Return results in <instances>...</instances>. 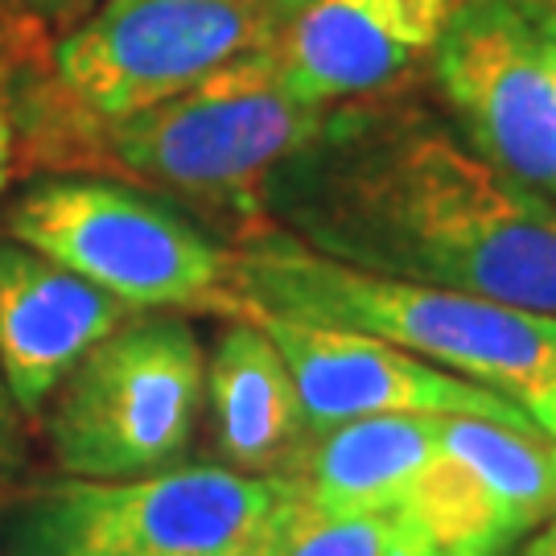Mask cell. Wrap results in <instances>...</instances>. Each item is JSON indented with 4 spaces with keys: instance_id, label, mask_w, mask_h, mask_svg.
<instances>
[{
    "instance_id": "8992f818",
    "label": "cell",
    "mask_w": 556,
    "mask_h": 556,
    "mask_svg": "<svg viewBox=\"0 0 556 556\" xmlns=\"http://www.w3.org/2000/svg\"><path fill=\"white\" fill-rule=\"evenodd\" d=\"M9 236L91 280L128 309H219L227 248L174 206L96 174L34 181L4 215Z\"/></svg>"
},
{
    "instance_id": "ba28073f",
    "label": "cell",
    "mask_w": 556,
    "mask_h": 556,
    "mask_svg": "<svg viewBox=\"0 0 556 556\" xmlns=\"http://www.w3.org/2000/svg\"><path fill=\"white\" fill-rule=\"evenodd\" d=\"M429 66L466 144L556 202V79L536 0H457Z\"/></svg>"
},
{
    "instance_id": "5b68a950",
    "label": "cell",
    "mask_w": 556,
    "mask_h": 556,
    "mask_svg": "<svg viewBox=\"0 0 556 556\" xmlns=\"http://www.w3.org/2000/svg\"><path fill=\"white\" fill-rule=\"evenodd\" d=\"M298 4L301 0H103L54 41V108L71 128H87L174 100L231 62L268 50Z\"/></svg>"
},
{
    "instance_id": "277c9868",
    "label": "cell",
    "mask_w": 556,
    "mask_h": 556,
    "mask_svg": "<svg viewBox=\"0 0 556 556\" xmlns=\"http://www.w3.org/2000/svg\"><path fill=\"white\" fill-rule=\"evenodd\" d=\"M334 108L293 96L268 50L153 103L132 116L71 128L62 144L128 178L190 199H248L268 174L298 157L330 124Z\"/></svg>"
},
{
    "instance_id": "ac0fdd59",
    "label": "cell",
    "mask_w": 556,
    "mask_h": 556,
    "mask_svg": "<svg viewBox=\"0 0 556 556\" xmlns=\"http://www.w3.org/2000/svg\"><path fill=\"white\" fill-rule=\"evenodd\" d=\"M536 29L540 41H544V54H548V66H553V79H556V9L536 0Z\"/></svg>"
},
{
    "instance_id": "5bb4252c",
    "label": "cell",
    "mask_w": 556,
    "mask_h": 556,
    "mask_svg": "<svg viewBox=\"0 0 556 556\" xmlns=\"http://www.w3.org/2000/svg\"><path fill=\"white\" fill-rule=\"evenodd\" d=\"M206 404L215 450L243 475H285L309 433L293 371L252 318H236L223 330L206 367Z\"/></svg>"
},
{
    "instance_id": "4fadbf2b",
    "label": "cell",
    "mask_w": 556,
    "mask_h": 556,
    "mask_svg": "<svg viewBox=\"0 0 556 556\" xmlns=\"http://www.w3.org/2000/svg\"><path fill=\"white\" fill-rule=\"evenodd\" d=\"M441 417L388 413L309 429L285 466L298 519H342L396 511L438 454Z\"/></svg>"
},
{
    "instance_id": "ffe728a7",
    "label": "cell",
    "mask_w": 556,
    "mask_h": 556,
    "mask_svg": "<svg viewBox=\"0 0 556 556\" xmlns=\"http://www.w3.org/2000/svg\"><path fill=\"white\" fill-rule=\"evenodd\" d=\"M9 174H13V124L0 116V194L9 186Z\"/></svg>"
},
{
    "instance_id": "30bf717a",
    "label": "cell",
    "mask_w": 556,
    "mask_h": 556,
    "mask_svg": "<svg viewBox=\"0 0 556 556\" xmlns=\"http://www.w3.org/2000/svg\"><path fill=\"white\" fill-rule=\"evenodd\" d=\"M252 321L264 326V334L277 342V351L289 363L309 429L358 417H388V413H425V417H482L523 433H540L511 400L486 392L470 379L450 376L392 342L334 326L268 318V314H252Z\"/></svg>"
},
{
    "instance_id": "3957f363",
    "label": "cell",
    "mask_w": 556,
    "mask_h": 556,
    "mask_svg": "<svg viewBox=\"0 0 556 556\" xmlns=\"http://www.w3.org/2000/svg\"><path fill=\"white\" fill-rule=\"evenodd\" d=\"M293 523L285 478L165 466L66 478L17 511L9 556H273Z\"/></svg>"
},
{
    "instance_id": "9c48e42d",
    "label": "cell",
    "mask_w": 556,
    "mask_h": 556,
    "mask_svg": "<svg viewBox=\"0 0 556 556\" xmlns=\"http://www.w3.org/2000/svg\"><path fill=\"white\" fill-rule=\"evenodd\" d=\"M400 511L429 556H511L556 516V441L441 417L438 454Z\"/></svg>"
},
{
    "instance_id": "d6986e66",
    "label": "cell",
    "mask_w": 556,
    "mask_h": 556,
    "mask_svg": "<svg viewBox=\"0 0 556 556\" xmlns=\"http://www.w3.org/2000/svg\"><path fill=\"white\" fill-rule=\"evenodd\" d=\"M516 556H556V516L523 540V548H519Z\"/></svg>"
},
{
    "instance_id": "7c38bea8",
    "label": "cell",
    "mask_w": 556,
    "mask_h": 556,
    "mask_svg": "<svg viewBox=\"0 0 556 556\" xmlns=\"http://www.w3.org/2000/svg\"><path fill=\"white\" fill-rule=\"evenodd\" d=\"M132 314L34 248L0 243V376L21 413H38L79 358Z\"/></svg>"
},
{
    "instance_id": "52a82bcc",
    "label": "cell",
    "mask_w": 556,
    "mask_h": 556,
    "mask_svg": "<svg viewBox=\"0 0 556 556\" xmlns=\"http://www.w3.org/2000/svg\"><path fill=\"white\" fill-rule=\"evenodd\" d=\"M206 363L181 318H128L59 383L50 445L75 478L178 466L199 429Z\"/></svg>"
},
{
    "instance_id": "8fae6325",
    "label": "cell",
    "mask_w": 556,
    "mask_h": 556,
    "mask_svg": "<svg viewBox=\"0 0 556 556\" xmlns=\"http://www.w3.org/2000/svg\"><path fill=\"white\" fill-rule=\"evenodd\" d=\"M457 0H301L268 59L318 108L383 100L433 62Z\"/></svg>"
},
{
    "instance_id": "7a4b0ae2",
    "label": "cell",
    "mask_w": 556,
    "mask_h": 556,
    "mask_svg": "<svg viewBox=\"0 0 556 556\" xmlns=\"http://www.w3.org/2000/svg\"><path fill=\"white\" fill-rule=\"evenodd\" d=\"M227 298L231 318L268 314L392 342L511 400L556 441V318L548 314L363 273L285 227H252L227 248Z\"/></svg>"
},
{
    "instance_id": "9a60e30c",
    "label": "cell",
    "mask_w": 556,
    "mask_h": 556,
    "mask_svg": "<svg viewBox=\"0 0 556 556\" xmlns=\"http://www.w3.org/2000/svg\"><path fill=\"white\" fill-rule=\"evenodd\" d=\"M273 556H429L413 536L404 511H376V516L342 519H298L289 523L285 540Z\"/></svg>"
},
{
    "instance_id": "6da1fadb",
    "label": "cell",
    "mask_w": 556,
    "mask_h": 556,
    "mask_svg": "<svg viewBox=\"0 0 556 556\" xmlns=\"http://www.w3.org/2000/svg\"><path fill=\"white\" fill-rule=\"evenodd\" d=\"M260 190L321 256L556 318V202L420 112L342 103Z\"/></svg>"
},
{
    "instance_id": "2e32d148",
    "label": "cell",
    "mask_w": 556,
    "mask_h": 556,
    "mask_svg": "<svg viewBox=\"0 0 556 556\" xmlns=\"http://www.w3.org/2000/svg\"><path fill=\"white\" fill-rule=\"evenodd\" d=\"M100 4L103 0H0L4 13H13L21 21H34V25H59V29L79 25Z\"/></svg>"
},
{
    "instance_id": "44dd1931",
    "label": "cell",
    "mask_w": 556,
    "mask_h": 556,
    "mask_svg": "<svg viewBox=\"0 0 556 556\" xmlns=\"http://www.w3.org/2000/svg\"><path fill=\"white\" fill-rule=\"evenodd\" d=\"M544 4H553V9H556V0H544Z\"/></svg>"
},
{
    "instance_id": "e0dca14e",
    "label": "cell",
    "mask_w": 556,
    "mask_h": 556,
    "mask_svg": "<svg viewBox=\"0 0 556 556\" xmlns=\"http://www.w3.org/2000/svg\"><path fill=\"white\" fill-rule=\"evenodd\" d=\"M17 413H21V408L13 404V396H9V383H4V376H0V475L17 466V454H21Z\"/></svg>"
}]
</instances>
